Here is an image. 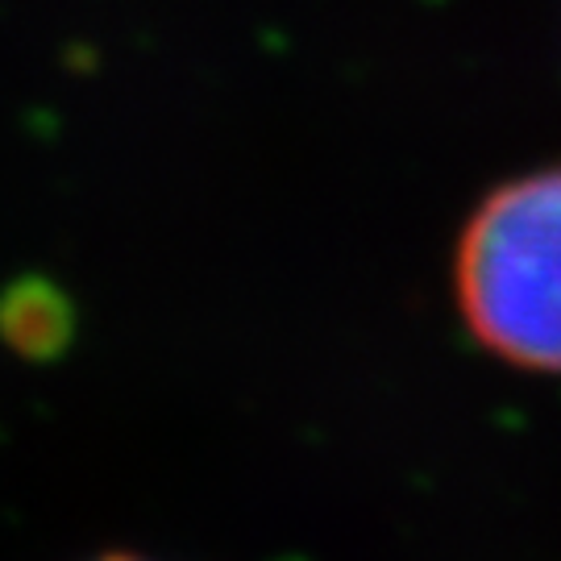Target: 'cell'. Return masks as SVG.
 Masks as SVG:
<instances>
[{
	"label": "cell",
	"mask_w": 561,
	"mask_h": 561,
	"mask_svg": "<svg viewBox=\"0 0 561 561\" xmlns=\"http://www.w3.org/2000/svg\"><path fill=\"white\" fill-rule=\"evenodd\" d=\"M458 296L486 350L561 370V167L503 187L474 213Z\"/></svg>",
	"instance_id": "cell-1"
},
{
	"label": "cell",
	"mask_w": 561,
	"mask_h": 561,
	"mask_svg": "<svg viewBox=\"0 0 561 561\" xmlns=\"http://www.w3.org/2000/svg\"><path fill=\"white\" fill-rule=\"evenodd\" d=\"M108 561H129V558H108Z\"/></svg>",
	"instance_id": "cell-2"
}]
</instances>
